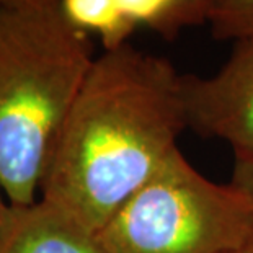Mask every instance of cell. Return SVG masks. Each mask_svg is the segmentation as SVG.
I'll return each mask as SVG.
<instances>
[{
  "label": "cell",
  "instance_id": "obj_9",
  "mask_svg": "<svg viewBox=\"0 0 253 253\" xmlns=\"http://www.w3.org/2000/svg\"><path fill=\"white\" fill-rule=\"evenodd\" d=\"M230 183L253 199V155L252 157H235Z\"/></svg>",
  "mask_w": 253,
  "mask_h": 253
},
{
  "label": "cell",
  "instance_id": "obj_8",
  "mask_svg": "<svg viewBox=\"0 0 253 253\" xmlns=\"http://www.w3.org/2000/svg\"><path fill=\"white\" fill-rule=\"evenodd\" d=\"M208 25L216 40L253 38V0H220Z\"/></svg>",
  "mask_w": 253,
  "mask_h": 253
},
{
  "label": "cell",
  "instance_id": "obj_1",
  "mask_svg": "<svg viewBox=\"0 0 253 253\" xmlns=\"http://www.w3.org/2000/svg\"><path fill=\"white\" fill-rule=\"evenodd\" d=\"M181 74L126 42L95 57L57 134L40 198L98 232L178 147Z\"/></svg>",
  "mask_w": 253,
  "mask_h": 253
},
{
  "label": "cell",
  "instance_id": "obj_12",
  "mask_svg": "<svg viewBox=\"0 0 253 253\" xmlns=\"http://www.w3.org/2000/svg\"><path fill=\"white\" fill-rule=\"evenodd\" d=\"M30 2H38V0H0V7H5V5H21Z\"/></svg>",
  "mask_w": 253,
  "mask_h": 253
},
{
  "label": "cell",
  "instance_id": "obj_2",
  "mask_svg": "<svg viewBox=\"0 0 253 253\" xmlns=\"http://www.w3.org/2000/svg\"><path fill=\"white\" fill-rule=\"evenodd\" d=\"M95 57L90 35L59 0L0 7V190L13 206L40 199L51 150Z\"/></svg>",
  "mask_w": 253,
  "mask_h": 253
},
{
  "label": "cell",
  "instance_id": "obj_5",
  "mask_svg": "<svg viewBox=\"0 0 253 253\" xmlns=\"http://www.w3.org/2000/svg\"><path fill=\"white\" fill-rule=\"evenodd\" d=\"M0 253H105L96 234L56 204L40 198L10 204L0 230Z\"/></svg>",
  "mask_w": 253,
  "mask_h": 253
},
{
  "label": "cell",
  "instance_id": "obj_6",
  "mask_svg": "<svg viewBox=\"0 0 253 253\" xmlns=\"http://www.w3.org/2000/svg\"><path fill=\"white\" fill-rule=\"evenodd\" d=\"M129 30L147 28L167 40L209 23L220 0H113Z\"/></svg>",
  "mask_w": 253,
  "mask_h": 253
},
{
  "label": "cell",
  "instance_id": "obj_4",
  "mask_svg": "<svg viewBox=\"0 0 253 253\" xmlns=\"http://www.w3.org/2000/svg\"><path fill=\"white\" fill-rule=\"evenodd\" d=\"M181 98L188 129L229 144L235 157H252L253 38L234 41L216 74H181Z\"/></svg>",
  "mask_w": 253,
  "mask_h": 253
},
{
  "label": "cell",
  "instance_id": "obj_7",
  "mask_svg": "<svg viewBox=\"0 0 253 253\" xmlns=\"http://www.w3.org/2000/svg\"><path fill=\"white\" fill-rule=\"evenodd\" d=\"M66 18L87 35H96L105 51L129 42V30L113 0H59Z\"/></svg>",
  "mask_w": 253,
  "mask_h": 253
},
{
  "label": "cell",
  "instance_id": "obj_10",
  "mask_svg": "<svg viewBox=\"0 0 253 253\" xmlns=\"http://www.w3.org/2000/svg\"><path fill=\"white\" fill-rule=\"evenodd\" d=\"M8 206H10V203L7 201V198H5L3 191L0 190V230H2V227H3V222H5V216H7Z\"/></svg>",
  "mask_w": 253,
  "mask_h": 253
},
{
  "label": "cell",
  "instance_id": "obj_3",
  "mask_svg": "<svg viewBox=\"0 0 253 253\" xmlns=\"http://www.w3.org/2000/svg\"><path fill=\"white\" fill-rule=\"evenodd\" d=\"M96 239L105 253H227L253 240V199L176 149Z\"/></svg>",
  "mask_w": 253,
  "mask_h": 253
},
{
  "label": "cell",
  "instance_id": "obj_11",
  "mask_svg": "<svg viewBox=\"0 0 253 253\" xmlns=\"http://www.w3.org/2000/svg\"><path fill=\"white\" fill-rule=\"evenodd\" d=\"M227 253H253V240H250L249 244L242 245V247H239V249L230 250V252H227Z\"/></svg>",
  "mask_w": 253,
  "mask_h": 253
}]
</instances>
